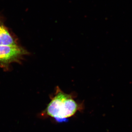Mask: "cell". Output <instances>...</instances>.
<instances>
[{"instance_id": "obj_1", "label": "cell", "mask_w": 132, "mask_h": 132, "mask_svg": "<svg viewBox=\"0 0 132 132\" xmlns=\"http://www.w3.org/2000/svg\"><path fill=\"white\" fill-rule=\"evenodd\" d=\"M50 98L51 101L43 112L58 121H62L73 116L80 108L73 94L65 93L59 86Z\"/></svg>"}, {"instance_id": "obj_2", "label": "cell", "mask_w": 132, "mask_h": 132, "mask_svg": "<svg viewBox=\"0 0 132 132\" xmlns=\"http://www.w3.org/2000/svg\"><path fill=\"white\" fill-rule=\"evenodd\" d=\"M24 53L23 50L16 45H0V61L8 62L16 59Z\"/></svg>"}, {"instance_id": "obj_3", "label": "cell", "mask_w": 132, "mask_h": 132, "mask_svg": "<svg viewBox=\"0 0 132 132\" xmlns=\"http://www.w3.org/2000/svg\"><path fill=\"white\" fill-rule=\"evenodd\" d=\"M16 45L8 31L3 26H0V45Z\"/></svg>"}]
</instances>
